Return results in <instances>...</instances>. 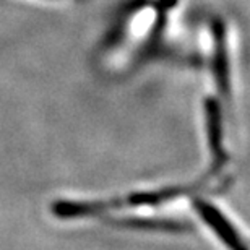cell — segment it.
<instances>
[{
  "label": "cell",
  "instance_id": "2",
  "mask_svg": "<svg viewBox=\"0 0 250 250\" xmlns=\"http://www.w3.org/2000/svg\"><path fill=\"white\" fill-rule=\"evenodd\" d=\"M207 122H208V133H209V143H211V149L214 153L219 151V109L218 103L214 99H208L207 101Z\"/></svg>",
  "mask_w": 250,
  "mask_h": 250
},
{
  "label": "cell",
  "instance_id": "1",
  "mask_svg": "<svg viewBox=\"0 0 250 250\" xmlns=\"http://www.w3.org/2000/svg\"><path fill=\"white\" fill-rule=\"evenodd\" d=\"M195 207H197L198 213L202 214V218L207 221L208 226L216 231L219 239H221L229 249L231 250H249L246 247V244L241 241V237H239L236 231L232 229L231 224H229L228 219L224 218L216 208L208 203H205V202H197Z\"/></svg>",
  "mask_w": 250,
  "mask_h": 250
}]
</instances>
